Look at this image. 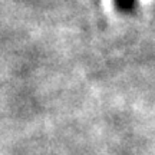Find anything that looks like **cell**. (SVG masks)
<instances>
[{
  "label": "cell",
  "mask_w": 155,
  "mask_h": 155,
  "mask_svg": "<svg viewBox=\"0 0 155 155\" xmlns=\"http://www.w3.org/2000/svg\"><path fill=\"white\" fill-rule=\"evenodd\" d=\"M138 0H114L115 7L122 13H131L135 10Z\"/></svg>",
  "instance_id": "obj_1"
}]
</instances>
